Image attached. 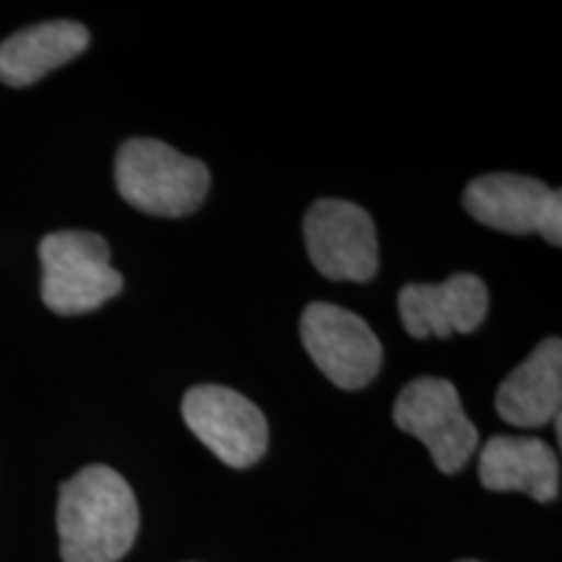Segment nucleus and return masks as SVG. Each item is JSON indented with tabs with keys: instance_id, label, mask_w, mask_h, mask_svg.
<instances>
[{
	"instance_id": "obj_1",
	"label": "nucleus",
	"mask_w": 562,
	"mask_h": 562,
	"mask_svg": "<svg viewBox=\"0 0 562 562\" xmlns=\"http://www.w3.org/2000/svg\"><path fill=\"white\" fill-rule=\"evenodd\" d=\"M58 533L63 562H117L138 533V503L115 469L94 467L60 487Z\"/></svg>"
},
{
	"instance_id": "obj_2",
	"label": "nucleus",
	"mask_w": 562,
	"mask_h": 562,
	"mask_svg": "<svg viewBox=\"0 0 562 562\" xmlns=\"http://www.w3.org/2000/svg\"><path fill=\"white\" fill-rule=\"evenodd\" d=\"M115 186L133 209L178 220L201 206L211 175L203 161L186 157L165 140L128 138L115 157Z\"/></svg>"
},
{
	"instance_id": "obj_3",
	"label": "nucleus",
	"mask_w": 562,
	"mask_h": 562,
	"mask_svg": "<svg viewBox=\"0 0 562 562\" xmlns=\"http://www.w3.org/2000/svg\"><path fill=\"white\" fill-rule=\"evenodd\" d=\"M40 261L42 300L58 315L91 313L123 290L110 245L94 232H53L40 243Z\"/></svg>"
},
{
	"instance_id": "obj_4",
	"label": "nucleus",
	"mask_w": 562,
	"mask_h": 562,
	"mask_svg": "<svg viewBox=\"0 0 562 562\" xmlns=\"http://www.w3.org/2000/svg\"><path fill=\"white\" fill-rule=\"evenodd\" d=\"M393 422L425 442L442 474H459L480 446V432L463 412L459 391L442 378L427 375L404 385L393 406Z\"/></svg>"
},
{
	"instance_id": "obj_5",
	"label": "nucleus",
	"mask_w": 562,
	"mask_h": 562,
	"mask_svg": "<svg viewBox=\"0 0 562 562\" xmlns=\"http://www.w3.org/2000/svg\"><path fill=\"white\" fill-rule=\"evenodd\" d=\"M300 336L315 368L341 391H360L375 381L383 347L375 331L347 307L311 302L302 311Z\"/></svg>"
},
{
	"instance_id": "obj_6",
	"label": "nucleus",
	"mask_w": 562,
	"mask_h": 562,
	"mask_svg": "<svg viewBox=\"0 0 562 562\" xmlns=\"http://www.w3.org/2000/svg\"><path fill=\"white\" fill-rule=\"evenodd\" d=\"M182 419L211 453L232 469H248L269 448V422L243 393L195 385L182 398Z\"/></svg>"
},
{
	"instance_id": "obj_7",
	"label": "nucleus",
	"mask_w": 562,
	"mask_h": 562,
	"mask_svg": "<svg viewBox=\"0 0 562 562\" xmlns=\"http://www.w3.org/2000/svg\"><path fill=\"white\" fill-rule=\"evenodd\" d=\"M307 256L331 281H370L378 273V229L372 216L351 201H315L302 222Z\"/></svg>"
},
{
	"instance_id": "obj_8",
	"label": "nucleus",
	"mask_w": 562,
	"mask_h": 562,
	"mask_svg": "<svg viewBox=\"0 0 562 562\" xmlns=\"http://www.w3.org/2000/svg\"><path fill=\"white\" fill-rule=\"evenodd\" d=\"M463 209L490 229L508 235L539 232L554 248L562 245V195L537 178L510 172L482 175L463 191Z\"/></svg>"
},
{
	"instance_id": "obj_9",
	"label": "nucleus",
	"mask_w": 562,
	"mask_h": 562,
	"mask_svg": "<svg viewBox=\"0 0 562 562\" xmlns=\"http://www.w3.org/2000/svg\"><path fill=\"white\" fill-rule=\"evenodd\" d=\"M490 311V292L474 273H453L442 284H406L398 292V315L412 339H448L472 334Z\"/></svg>"
},
{
	"instance_id": "obj_10",
	"label": "nucleus",
	"mask_w": 562,
	"mask_h": 562,
	"mask_svg": "<svg viewBox=\"0 0 562 562\" xmlns=\"http://www.w3.org/2000/svg\"><path fill=\"white\" fill-rule=\"evenodd\" d=\"M480 482L492 492H524L537 503L560 497V459L539 438L495 435L480 456Z\"/></svg>"
},
{
	"instance_id": "obj_11",
	"label": "nucleus",
	"mask_w": 562,
	"mask_h": 562,
	"mask_svg": "<svg viewBox=\"0 0 562 562\" xmlns=\"http://www.w3.org/2000/svg\"><path fill=\"white\" fill-rule=\"evenodd\" d=\"M562 341L544 339L497 389V414L513 427H542L560 417Z\"/></svg>"
},
{
	"instance_id": "obj_12",
	"label": "nucleus",
	"mask_w": 562,
	"mask_h": 562,
	"mask_svg": "<svg viewBox=\"0 0 562 562\" xmlns=\"http://www.w3.org/2000/svg\"><path fill=\"white\" fill-rule=\"evenodd\" d=\"M89 47V30L79 21H45L11 34L0 45V81L32 87Z\"/></svg>"
},
{
	"instance_id": "obj_13",
	"label": "nucleus",
	"mask_w": 562,
	"mask_h": 562,
	"mask_svg": "<svg viewBox=\"0 0 562 562\" xmlns=\"http://www.w3.org/2000/svg\"><path fill=\"white\" fill-rule=\"evenodd\" d=\"M461 562H476V560H461Z\"/></svg>"
}]
</instances>
